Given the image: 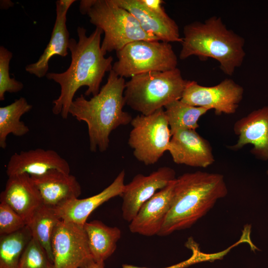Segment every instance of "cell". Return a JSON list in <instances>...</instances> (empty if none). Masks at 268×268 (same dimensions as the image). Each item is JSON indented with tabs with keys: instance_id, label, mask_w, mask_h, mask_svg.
Returning a JSON list of instances; mask_svg holds the SVG:
<instances>
[{
	"instance_id": "6da1fadb",
	"label": "cell",
	"mask_w": 268,
	"mask_h": 268,
	"mask_svg": "<svg viewBox=\"0 0 268 268\" xmlns=\"http://www.w3.org/2000/svg\"><path fill=\"white\" fill-rule=\"evenodd\" d=\"M78 40L70 38L68 49L71 53V63L68 68L61 73L49 72L46 76L58 83L61 87L58 98L53 100V113L67 119L70 106L76 91L87 86L86 96L97 94L106 72L112 69L113 58L105 57L101 49L103 31L96 27L89 36L83 27L77 28Z\"/></svg>"
},
{
	"instance_id": "7a4b0ae2",
	"label": "cell",
	"mask_w": 268,
	"mask_h": 268,
	"mask_svg": "<svg viewBox=\"0 0 268 268\" xmlns=\"http://www.w3.org/2000/svg\"><path fill=\"white\" fill-rule=\"evenodd\" d=\"M126 82L124 77L112 69L97 94L89 100L81 94L70 106L69 114L87 124L92 152L107 150L111 133L121 126L131 123L133 119L130 113L123 110Z\"/></svg>"
},
{
	"instance_id": "3957f363",
	"label": "cell",
	"mask_w": 268,
	"mask_h": 268,
	"mask_svg": "<svg viewBox=\"0 0 268 268\" xmlns=\"http://www.w3.org/2000/svg\"><path fill=\"white\" fill-rule=\"evenodd\" d=\"M227 193L220 174L199 171L180 176L175 179L171 207L157 235L190 228Z\"/></svg>"
},
{
	"instance_id": "277c9868",
	"label": "cell",
	"mask_w": 268,
	"mask_h": 268,
	"mask_svg": "<svg viewBox=\"0 0 268 268\" xmlns=\"http://www.w3.org/2000/svg\"><path fill=\"white\" fill-rule=\"evenodd\" d=\"M183 33L181 60L192 56L201 60L212 58L219 62L221 70L229 76L242 65L246 56L245 40L228 29L220 17L213 16L203 22L187 24Z\"/></svg>"
},
{
	"instance_id": "5b68a950",
	"label": "cell",
	"mask_w": 268,
	"mask_h": 268,
	"mask_svg": "<svg viewBox=\"0 0 268 268\" xmlns=\"http://www.w3.org/2000/svg\"><path fill=\"white\" fill-rule=\"evenodd\" d=\"M79 11L87 14L90 23L103 31L104 37L101 47L105 55L135 41H160L144 31L137 20L114 0H82Z\"/></svg>"
},
{
	"instance_id": "8992f818",
	"label": "cell",
	"mask_w": 268,
	"mask_h": 268,
	"mask_svg": "<svg viewBox=\"0 0 268 268\" xmlns=\"http://www.w3.org/2000/svg\"><path fill=\"white\" fill-rule=\"evenodd\" d=\"M187 81L178 67L134 76L126 82L125 103L140 114H151L169 103L180 100Z\"/></svg>"
},
{
	"instance_id": "52a82bcc",
	"label": "cell",
	"mask_w": 268,
	"mask_h": 268,
	"mask_svg": "<svg viewBox=\"0 0 268 268\" xmlns=\"http://www.w3.org/2000/svg\"><path fill=\"white\" fill-rule=\"evenodd\" d=\"M116 55L112 69L124 78L177 67L178 58L172 45L161 41H135L116 52Z\"/></svg>"
},
{
	"instance_id": "ba28073f",
	"label": "cell",
	"mask_w": 268,
	"mask_h": 268,
	"mask_svg": "<svg viewBox=\"0 0 268 268\" xmlns=\"http://www.w3.org/2000/svg\"><path fill=\"white\" fill-rule=\"evenodd\" d=\"M131 124L128 142L135 158L145 165L157 163L168 151L172 136L164 108L137 115Z\"/></svg>"
},
{
	"instance_id": "9c48e42d",
	"label": "cell",
	"mask_w": 268,
	"mask_h": 268,
	"mask_svg": "<svg viewBox=\"0 0 268 268\" xmlns=\"http://www.w3.org/2000/svg\"><path fill=\"white\" fill-rule=\"evenodd\" d=\"M84 225L61 220L51 242L54 268H79L94 261Z\"/></svg>"
},
{
	"instance_id": "30bf717a",
	"label": "cell",
	"mask_w": 268,
	"mask_h": 268,
	"mask_svg": "<svg viewBox=\"0 0 268 268\" xmlns=\"http://www.w3.org/2000/svg\"><path fill=\"white\" fill-rule=\"evenodd\" d=\"M243 94V87L230 78L212 86L188 80L180 100L193 106L213 109L217 115L233 114L237 111Z\"/></svg>"
},
{
	"instance_id": "8fae6325",
	"label": "cell",
	"mask_w": 268,
	"mask_h": 268,
	"mask_svg": "<svg viewBox=\"0 0 268 268\" xmlns=\"http://www.w3.org/2000/svg\"><path fill=\"white\" fill-rule=\"evenodd\" d=\"M175 170L167 166L160 167L148 175L136 174L130 183L125 185L120 196L123 199V219L130 222L143 204L175 180Z\"/></svg>"
},
{
	"instance_id": "7c38bea8",
	"label": "cell",
	"mask_w": 268,
	"mask_h": 268,
	"mask_svg": "<svg viewBox=\"0 0 268 268\" xmlns=\"http://www.w3.org/2000/svg\"><path fill=\"white\" fill-rule=\"evenodd\" d=\"M168 151L177 164L206 168L215 161L210 143L195 130H182L173 133Z\"/></svg>"
},
{
	"instance_id": "4fadbf2b",
	"label": "cell",
	"mask_w": 268,
	"mask_h": 268,
	"mask_svg": "<svg viewBox=\"0 0 268 268\" xmlns=\"http://www.w3.org/2000/svg\"><path fill=\"white\" fill-rule=\"evenodd\" d=\"M233 131L238 138L235 144L229 146V149L238 150L252 144L251 153L268 162V106L254 110L237 121Z\"/></svg>"
},
{
	"instance_id": "5bb4252c",
	"label": "cell",
	"mask_w": 268,
	"mask_h": 268,
	"mask_svg": "<svg viewBox=\"0 0 268 268\" xmlns=\"http://www.w3.org/2000/svg\"><path fill=\"white\" fill-rule=\"evenodd\" d=\"M52 170L68 174L70 172L67 161L56 151L38 148L13 154L6 165V173L8 177L21 174L38 176Z\"/></svg>"
},
{
	"instance_id": "9a60e30c",
	"label": "cell",
	"mask_w": 268,
	"mask_h": 268,
	"mask_svg": "<svg viewBox=\"0 0 268 268\" xmlns=\"http://www.w3.org/2000/svg\"><path fill=\"white\" fill-rule=\"evenodd\" d=\"M175 179L143 204L130 222L131 232L146 236L158 235L171 207Z\"/></svg>"
},
{
	"instance_id": "2e32d148",
	"label": "cell",
	"mask_w": 268,
	"mask_h": 268,
	"mask_svg": "<svg viewBox=\"0 0 268 268\" xmlns=\"http://www.w3.org/2000/svg\"><path fill=\"white\" fill-rule=\"evenodd\" d=\"M0 202L10 206L26 221L43 202L40 193L28 174L9 176L4 190L0 194Z\"/></svg>"
},
{
	"instance_id": "e0dca14e",
	"label": "cell",
	"mask_w": 268,
	"mask_h": 268,
	"mask_svg": "<svg viewBox=\"0 0 268 268\" xmlns=\"http://www.w3.org/2000/svg\"><path fill=\"white\" fill-rule=\"evenodd\" d=\"M74 0H58L56 2V18L49 42L38 60L25 67L28 73L41 78L46 76L50 60L55 55H68L69 33L67 26V14Z\"/></svg>"
},
{
	"instance_id": "ac0fdd59",
	"label": "cell",
	"mask_w": 268,
	"mask_h": 268,
	"mask_svg": "<svg viewBox=\"0 0 268 268\" xmlns=\"http://www.w3.org/2000/svg\"><path fill=\"white\" fill-rule=\"evenodd\" d=\"M125 172L121 171L112 183L100 193L85 199L71 200L55 208L61 220L84 225L89 215L112 198L121 196L124 189Z\"/></svg>"
},
{
	"instance_id": "d6986e66",
	"label": "cell",
	"mask_w": 268,
	"mask_h": 268,
	"mask_svg": "<svg viewBox=\"0 0 268 268\" xmlns=\"http://www.w3.org/2000/svg\"><path fill=\"white\" fill-rule=\"evenodd\" d=\"M45 205L56 208L68 201L77 199L81 187L75 176L52 170L38 176H30Z\"/></svg>"
},
{
	"instance_id": "ffe728a7",
	"label": "cell",
	"mask_w": 268,
	"mask_h": 268,
	"mask_svg": "<svg viewBox=\"0 0 268 268\" xmlns=\"http://www.w3.org/2000/svg\"><path fill=\"white\" fill-rule=\"evenodd\" d=\"M114 0L137 20L146 33L155 36L161 41L182 42L179 27L172 18L165 19L156 14L143 5L140 0Z\"/></svg>"
},
{
	"instance_id": "44dd1931",
	"label": "cell",
	"mask_w": 268,
	"mask_h": 268,
	"mask_svg": "<svg viewBox=\"0 0 268 268\" xmlns=\"http://www.w3.org/2000/svg\"><path fill=\"white\" fill-rule=\"evenodd\" d=\"M89 249L94 260L104 262L115 251L121 237L117 227H110L99 220L86 222L84 225Z\"/></svg>"
},
{
	"instance_id": "7402d4cb",
	"label": "cell",
	"mask_w": 268,
	"mask_h": 268,
	"mask_svg": "<svg viewBox=\"0 0 268 268\" xmlns=\"http://www.w3.org/2000/svg\"><path fill=\"white\" fill-rule=\"evenodd\" d=\"M26 99L21 97L8 105L0 107V147L5 149L9 134L22 136L29 132L28 127L20 120L21 117L32 108Z\"/></svg>"
},
{
	"instance_id": "603a6c76",
	"label": "cell",
	"mask_w": 268,
	"mask_h": 268,
	"mask_svg": "<svg viewBox=\"0 0 268 268\" xmlns=\"http://www.w3.org/2000/svg\"><path fill=\"white\" fill-rule=\"evenodd\" d=\"M61 220L55 208L43 204L34 212L27 224L32 237L43 247L52 263V239L54 230Z\"/></svg>"
},
{
	"instance_id": "cb8c5ba5",
	"label": "cell",
	"mask_w": 268,
	"mask_h": 268,
	"mask_svg": "<svg viewBox=\"0 0 268 268\" xmlns=\"http://www.w3.org/2000/svg\"><path fill=\"white\" fill-rule=\"evenodd\" d=\"M171 135L182 130H195L199 127L200 118L207 109L193 106L180 100L173 101L164 107Z\"/></svg>"
},
{
	"instance_id": "d4e9b609",
	"label": "cell",
	"mask_w": 268,
	"mask_h": 268,
	"mask_svg": "<svg viewBox=\"0 0 268 268\" xmlns=\"http://www.w3.org/2000/svg\"><path fill=\"white\" fill-rule=\"evenodd\" d=\"M32 238L27 225L17 232L0 235V268H18L21 257Z\"/></svg>"
},
{
	"instance_id": "484cf974",
	"label": "cell",
	"mask_w": 268,
	"mask_h": 268,
	"mask_svg": "<svg viewBox=\"0 0 268 268\" xmlns=\"http://www.w3.org/2000/svg\"><path fill=\"white\" fill-rule=\"evenodd\" d=\"M18 268H54L43 247L32 238L19 261Z\"/></svg>"
},
{
	"instance_id": "4316f807",
	"label": "cell",
	"mask_w": 268,
	"mask_h": 268,
	"mask_svg": "<svg viewBox=\"0 0 268 268\" xmlns=\"http://www.w3.org/2000/svg\"><path fill=\"white\" fill-rule=\"evenodd\" d=\"M12 53L3 46H0V100H4L5 92L17 93L22 90L23 84L10 77L9 64Z\"/></svg>"
},
{
	"instance_id": "83f0119b",
	"label": "cell",
	"mask_w": 268,
	"mask_h": 268,
	"mask_svg": "<svg viewBox=\"0 0 268 268\" xmlns=\"http://www.w3.org/2000/svg\"><path fill=\"white\" fill-rule=\"evenodd\" d=\"M26 225L25 220L10 206L0 203V235L17 232Z\"/></svg>"
},
{
	"instance_id": "f1b7e54d",
	"label": "cell",
	"mask_w": 268,
	"mask_h": 268,
	"mask_svg": "<svg viewBox=\"0 0 268 268\" xmlns=\"http://www.w3.org/2000/svg\"><path fill=\"white\" fill-rule=\"evenodd\" d=\"M141 3L150 10L165 19L171 17L166 13L162 5L164 1L162 0H140Z\"/></svg>"
},
{
	"instance_id": "f546056e",
	"label": "cell",
	"mask_w": 268,
	"mask_h": 268,
	"mask_svg": "<svg viewBox=\"0 0 268 268\" xmlns=\"http://www.w3.org/2000/svg\"><path fill=\"white\" fill-rule=\"evenodd\" d=\"M203 258L201 257L199 253L195 250L194 251V253L192 256L188 260L180 263L179 264L172 265L169 267L163 268H184L191 265L197 263L201 261H203ZM122 268H147L144 267H138L131 265L124 264L122 265Z\"/></svg>"
},
{
	"instance_id": "4dcf8cb0",
	"label": "cell",
	"mask_w": 268,
	"mask_h": 268,
	"mask_svg": "<svg viewBox=\"0 0 268 268\" xmlns=\"http://www.w3.org/2000/svg\"><path fill=\"white\" fill-rule=\"evenodd\" d=\"M79 268H105L104 262H97L92 261Z\"/></svg>"
}]
</instances>
